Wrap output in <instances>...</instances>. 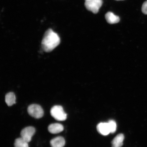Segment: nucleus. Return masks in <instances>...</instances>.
<instances>
[{"label":"nucleus","mask_w":147,"mask_h":147,"mask_svg":"<svg viewBox=\"0 0 147 147\" xmlns=\"http://www.w3.org/2000/svg\"><path fill=\"white\" fill-rule=\"evenodd\" d=\"M59 36L52 29H49L46 31L41 42L43 50L47 52H50L59 45Z\"/></svg>","instance_id":"nucleus-1"},{"label":"nucleus","mask_w":147,"mask_h":147,"mask_svg":"<svg viewBox=\"0 0 147 147\" xmlns=\"http://www.w3.org/2000/svg\"><path fill=\"white\" fill-rule=\"evenodd\" d=\"M50 113L51 116L57 121H64L67 119V114L63 107L60 105L53 106L51 108Z\"/></svg>","instance_id":"nucleus-2"},{"label":"nucleus","mask_w":147,"mask_h":147,"mask_svg":"<svg viewBox=\"0 0 147 147\" xmlns=\"http://www.w3.org/2000/svg\"><path fill=\"white\" fill-rule=\"evenodd\" d=\"M102 0H85L84 5L88 10L96 14L102 6Z\"/></svg>","instance_id":"nucleus-3"},{"label":"nucleus","mask_w":147,"mask_h":147,"mask_svg":"<svg viewBox=\"0 0 147 147\" xmlns=\"http://www.w3.org/2000/svg\"><path fill=\"white\" fill-rule=\"evenodd\" d=\"M29 115L36 119H40L43 117L44 111L41 107L37 104H32L27 109Z\"/></svg>","instance_id":"nucleus-4"},{"label":"nucleus","mask_w":147,"mask_h":147,"mask_svg":"<svg viewBox=\"0 0 147 147\" xmlns=\"http://www.w3.org/2000/svg\"><path fill=\"white\" fill-rule=\"evenodd\" d=\"M35 132V129L33 127H27L22 130L21 132V137L29 143L32 140V137Z\"/></svg>","instance_id":"nucleus-5"},{"label":"nucleus","mask_w":147,"mask_h":147,"mask_svg":"<svg viewBox=\"0 0 147 147\" xmlns=\"http://www.w3.org/2000/svg\"><path fill=\"white\" fill-rule=\"evenodd\" d=\"M97 129L99 133L102 135L106 136L110 133L108 123H100L97 125Z\"/></svg>","instance_id":"nucleus-6"},{"label":"nucleus","mask_w":147,"mask_h":147,"mask_svg":"<svg viewBox=\"0 0 147 147\" xmlns=\"http://www.w3.org/2000/svg\"><path fill=\"white\" fill-rule=\"evenodd\" d=\"M48 129L49 133L52 134H57L63 131L64 127L62 124L56 123L49 125Z\"/></svg>","instance_id":"nucleus-7"},{"label":"nucleus","mask_w":147,"mask_h":147,"mask_svg":"<svg viewBox=\"0 0 147 147\" xmlns=\"http://www.w3.org/2000/svg\"><path fill=\"white\" fill-rule=\"evenodd\" d=\"M65 143V139L61 136L55 138L50 141L51 147H63Z\"/></svg>","instance_id":"nucleus-8"},{"label":"nucleus","mask_w":147,"mask_h":147,"mask_svg":"<svg viewBox=\"0 0 147 147\" xmlns=\"http://www.w3.org/2000/svg\"><path fill=\"white\" fill-rule=\"evenodd\" d=\"M124 139L123 134H120L117 135L112 141V147H121L123 146Z\"/></svg>","instance_id":"nucleus-9"},{"label":"nucleus","mask_w":147,"mask_h":147,"mask_svg":"<svg viewBox=\"0 0 147 147\" xmlns=\"http://www.w3.org/2000/svg\"><path fill=\"white\" fill-rule=\"evenodd\" d=\"M105 17L107 22L112 24L118 23L120 20L118 16L115 15L113 12H110L106 13Z\"/></svg>","instance_id":"nucleus-10"},{"label":"nucleus","mask_w":147,"mask_h":147,"mask_svg":"<svg viewBox=\"0 0 147 147\" xmlns=\"http://www.w3.org/2000/svg\"><path fill=\"white\" fill-rule=\"evenodd\" d=\"M5 102L9 106H11L16 103L15 95L13 92H10L7 94L5 96Z\"/></svg>","instance_id":"nucleus-11"},{"label":"nucleus","mask_w":147,"mask_h":147,"mask_svg":"<svg viewBox=\"0 0 147 147\" xmlns=\"http://www.w3.org/2000/svg\"><path fill=\"white\" fill-rule=\"evenodd\" d=\"M28 143L22 138L20 137L16 139L14 146V147H29Z\"/></svg>","instance_id":"nucleus-12"},{"label":"nucleus","mask_w":147,"mask_h":147,"mask_svg":"<svg viewBox=\"0 0 147 147\" xmlns=\"http://www.w3.org/2000/svg\"><path fill=\"white\" fill-rule=\"evenodd\" d=\"M110 130V133H115L117 130V124L115 121L113 120H110L108 122Z\"/></svg>","instance_id":"nucleus-13"},{"label":"nucleus","mask_w":147,"mask_h":147,"mask_svg":"<svg viewBox=\"0 0 147 147\" xmlns=\"http://www.w3.org/2000/svg\"><path fill=\"white\" fill-rule=\"evenodd\" d=\"M142 11L143 13L147 14V1L143 3L142 7Z\"/></svg>","instance_id":"nucleus-14"},{"label":"nucleus","mask_w":147,"mask_h":147,"mask_svg":"<svg viewBox=\"0 0 147 147\" xmlns=\"http://www.w3.org/2000/svg\"><path fill=\"white\" fill-rule=\"evenodd\" d=\"M116 1H123V0H116Z\"/></svg>","instance_id":"nucleus-15"}]
</instances>
